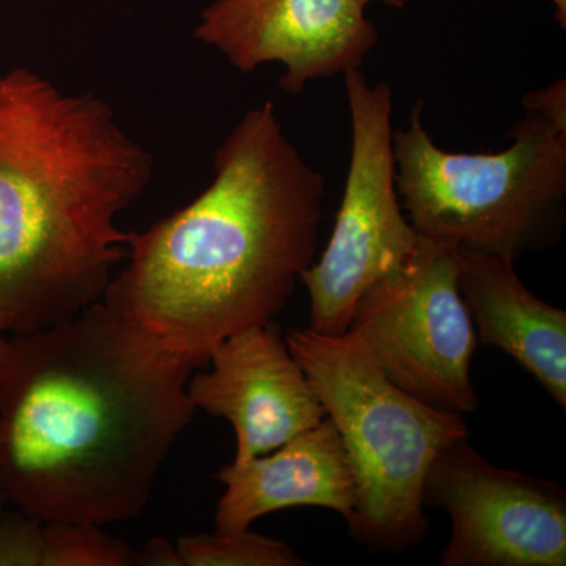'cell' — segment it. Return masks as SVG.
Returning <instances> with one entry per match:
<instances>
[{
    "label": "cell",
    "mask_w": 566,
    "mask_h": 566,
    "mask_svg": "<svg viewBox=\"0 0 566 566\" xmlns=\"http://www.w3.org/2000/svg\"><path fill=\"white\" fill-rule=\"evenodd\" d=\"M205 191L133 232L103 303L203 367L230 335L274 322L315 263L323 174L283 132L274 102L245 112L216 150Z\"/></svg>",
    "instance_id": "obj_2"
},
{
    "label": "cell",
    "mask_w": 566,
    "mask_h": 566,
    "mask_svg": "<svg viewBox=\"0 0 566 566\" xmlns=\"http://www.w3.org/2000/svg\"><path fill=\"white\" fill-rule=\"evenodd\" d=\"M524 109L543 115L566 132V82H554L543 91L527 93L523 98Z\"/></svg>",
    "instance_id": "obj_16"
},
{
    "label": "cell",
    "mask_w": 566,
    "mask_h": 566,
    "mask_svg": "<svg viewBox=\"0 0 566 566\" xmlns=\"http://www.w3.org/2000/svg\"><path fill=\"white\" fill-rule=\"evenodd\" d=\"M345 87L353 147L344 199L322 259L301 277L311 329L324 335L345 334L360 297L401 266L419 240L398 202L390 85L371 87L357 69L345 73Z\"/></svg>",
    "instance_id": "obj_7"
},
{
    "label": "cell",
    "mask_w": 566,
    "mask_h": 566,
    "mask_svg": "<svg viewBox=\"0 0 566 566\" xmlns=\"http://www.w3.org/2000/svg\"><path fill=\"white\" fill-rule=\"evenodd\" d=\"M216 479L226 486L216 531H248L292 506H322L348 521L356 504L352 464L329 417L266 455L219 469Z\"/></svg>",
    "instance_id": "obj_11"
},
{
    "label": "cell",
    "mask_w": 566,
    "mask_h": 566,
    "mask_svg": "<svg viewBox=\"0 0 566 566\" xmlns=\"http://www.w3.org/2000/svg\"><path fill=\"white\" fill-rule=\"evenodd\" d=\"M458 248L419 233L411 256L360 297L346 333L395 386L464 416L479 406L471 379L479 337L458 289Z\"/></svg>",
    "instance_id": "obj_6"
},
{
    "label": "cell",
    "mask_w": 566,
    "mask_h": 566,
    "mask_svg": "<svg viewBox=\"0 0 566 566\" xmlns=\"http://www.w3.org/2000/svg\"><path fill=\"white\" fill-rule=\"evenodd\" d=\"M153 153L93 93L28 66L0 74V315L46 329L103 301L133 232L117 226L148 188Z\"/></svg>",
    "instance_id": "obj_3"
},
{
    "label": "cell",
    "mask_w": 566,
    "mask_h": 566,
    "mask_svg": "<svg viewBox=\"0 0 566 566\" xmlns=\"http://www.w3.org/2000/svg\"><path fill=\"white\" fill-rule=\"evenodd\" d=\"M364 6L370 2L386 3V6L394 7V9H403L406 0H360Z\"/></svg>",
    "instance_id": "obj_20"
},
{
    "label": "cell",
    "mask_w": 566,
    "mask_h": 566,
    "mask_svg": "<svg viewBox=\"0 0 566 566\" xmlns=\"http://www.w3.org/2000/svg\"><path fill=\"white\" fill-rule=\"evenodd\" d=\"M193 36L240 73L281 63L279 85L292 95L308 82L360 69L378 41L360 0H214Z\"/></svg>",
    "instance_id": "obj_9"
},
{
    "label": "cell",
    "mask_w": 566,
    "mask_h": 566,
    "mask_svg": "<svg viewBox=\"0 0 566 566\" xmlns=\"http://www.w3.org/2000/svg\"><path fill=\"white\" fill-rule=\"evenodd\" d=\"M9 504H7L6 499L2 497V494H0V515H2L3 510L7 509Z\"/></svg>",
    "instance_id": "obj_21"
},
{
    "label": "cell",
    "mask_w": 566,
    "mask_h": 566,
    "mask_svg": "<svg viewBox=\"0 0 566 566\" xmlns=\"http://www.w3.org/2000/svg\"><path fill=\"white\" fill-rule=\"evenodd\" d=\"M286 345L315 387L352 464L356 504L349 535L374 551L419 545L428 534L423 485L439 453L469 438L464 416L417 400L349 333L293 329Z\"/></svg>",
    "instance_id": "obj_4"
},
{
    "label": "cell",
    "mask_w": 566,
    "mask_h": 566,
    "mask_svg": "<svg viewBox=\"0 0 566 566\" xmlns=\"http://www.w3.org/2000/svg\"><path fill=\"white\" fill-rule=\"evenodd\" d=\"M423 504L452 521L444 566L566 565L564 488L488 463L468 438L436 458Z\"/></svg>",
    "instance_id": "obj_8"
},
{
    "label": "cell",
    "mask_w": 566,
    "mask_h": 566,
    "mask_svg": "<svg viewBox=\"0 0 566 566\" xmlns=\"http://www.w3.org/2000/svg\"><path fill=\"white\" fill-rule=\"evenodd\" d=\"M137 551L102 526L44 523L43 566H133Z\"/></svg>",
    "instance_id": "obj_14"
},
{
    "label": "cell",
    "mask_w": 566,
    "mask_h": 566,
    "mask_svg": "<svg viewBox=\"0 0 566 566\" xmlns=\"http://www.w3.org/2000/svg\"><path fill=\"white\" fill-rule=\"evenodd\" d=\"M182 566H303L307 560L297 556L292 546L281 539L249 531L182 535L175 543Z\"/></svg>",
    "instance_id": "obj_13"
},
{
    "label": "cell",
    "mask_w": 566,
    "mask_h": 566,
    "mask_svg": "<svg viewBox=\"0 0 566 566\" xmlns=\"http://www.w3.org/2000/svg\"><path fill=\"white\" fill-rule=\"evenodd\" d=\"M556 9V20L562 29L566 28V0H551Z\"/></svg>",
    "instance_id": "obj_19"
},
{
    "label": "cell",
    "mask_w": 566,
    "mask_h": 566,
    "mask_svg": "<svg viewBox=\"0 0 566 566\" xmlns=\"http://www.w3.org/2000/svg\"><path fill=\"white\" fill-rule=\"evenodd\" d=\"M10 335L9 323L0 315V367H2L6 354L9 352Z\"/></svg>",
    "instance_id": "obj_18"
},
{
    "label": "cell",
    "mask_w": 566,
    "mask_h": 566,
    "mask_svg": "<svg viewBox=\"0 0 566 566\" xmlns=\"http://www.w3.org/2000/svg\"><path fill=\"white\" fill-rule=\"evenodd\" d=\"M423 103L408 128L394 129L401 208L417 233L515 263L562 240L566 222V132L528 112L512 147L450 153L428 136Z\"/></svg>",
    "instance_id": "obj_5"
},
{
    "label": "cell",
    "mask_w": 566,
    "mask_h": 566,
    "mask_svg": "<svg viewBox=\"0 0 566 566\" xmlns=\"http://www.w3.org/2000/svg\"><path fill=\"white\" fill-rule=\"evenodd\" d=\"M44 523L9 506L0 515V566H43Z\"/></svg>",
    "instance_id": "obj_15"
},
{
    "label": "cell",
    "mask_w": 566,
    "mask_h": 566,
    "mask_svg": "<svg viewBox=\"0 0 566 566\" xmlns=\"http://www.w3.org/2000/svg\"><path fill=\"white\" fill-rule=\"evenodd\" d=\"M136 565L142 566H182L177 545L161 536H155L140 551H137Z\"/></svg>",
    "instance_id": "obj_17"
},
{
    "label": "cell",
    "mask_w": 566,
    "mask_h": 566,
    "mask_svg": "<svg viewBox=\"0 0 566 566\" xmlns=\"http://www.w3.org/2000/svg\"><path fill=\"white\" fill-rule=\"evenodd\" d=\"M207 364L189 378L188 395L196 409L232 423L234 463L266 455L327 417L273 322L230 335Z\"/></svg>",
    "instance_id": "obj_10"
},
{
    "label": "cell",
    "mask_w": 566,
    "mask_h": 566,
    "mask_svg": "<svg viewBox=\"0 0 566 566\" xmlns=\"http://www.w3.org/2000/svg\"><path fill=\"white\" fill-rule=\"evenodd\" d=\"M515 263L458 248V289L476 337L528 371L566 408V312L528 292Z\"/></svg>",
    "instance_id": "obj_12"
},
{
    "label": "cell",
    "mask_w": 566,
    "mask_h": 566,
    "mask_svg": "<svg viewBox=\"0 0 566 566\" xmlns=\"http://www.w3.org/2000/svg\"><path fill=\"white\" fill-rule=\"evenodd\" d=\"M196 367L109 305L11 334L0 367V494L41 523L144 512L197 411Z\"/></svg>",
    "instance_id": "obj_1"
}]
</instances>
